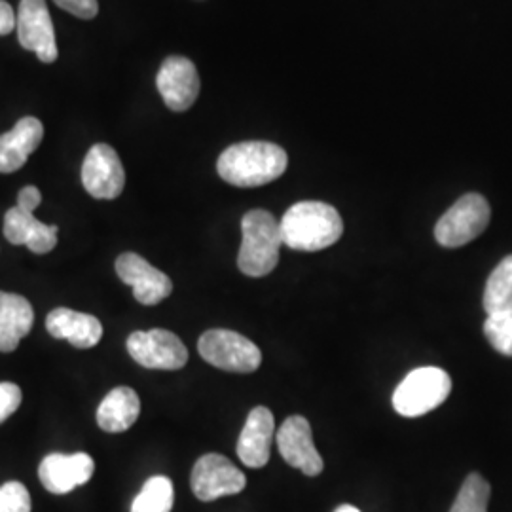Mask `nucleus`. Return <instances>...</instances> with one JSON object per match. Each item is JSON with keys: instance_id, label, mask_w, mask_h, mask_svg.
I'll list each match as a JSON object with an SVG mask.
<instances>
[{"instance_id": "nucleus-1", "label": "nucleus", "mask_w": 512, "mask_h": 512, "mask_svg": "<svg viewBox=\"0 0 512 512\" xmlns=\"http://www.w3.org/2000/svg\"><path fill=\"white\" fill-rule=\"evenodd\" d=\"M287 152L274 143L245 141L220 154V179L239 188H255L279 179L287 169Z\"/></svg>"}, {"instance_id": "nucleus-2", "label": "nucleus", "mask_w": 512, "mask_h": 512, "mask_svg": "<svg viewBox=\"0 0 512 512\" xmlns=\"http://www.w3.org/2000/svg\"><path fill=\"white\" fill-rule=\"evenodd\" d=\"M283 245L315 253L334 245L344 234L340 213L323 202L294 203L279 222Z\"/></svg>"}, {"instance_id": "nucleus-3", "label": "nucleus", "mask_w": 512, "mask_h": 512, "mask_svg": "<svg viewBox=\"0 0 512 512\" xmlns=\"http://www.w3.org/2000/svg\"><path fill=\"white\" fill-rule=\"evenodd\" d=\"M239 270L249 277H264L274 272L283 245L281 226L272 213L264 209L249 211L241 220Z\"/></svg>"}, {"instance_id": "nucleus-4", "label": "nucleus", "mask_w": 512, "mask_h": 512, "mask_svg": "<svg viewBox=\"0 0 512 512\" xmlns=\"http://www.w3.org/2000/svg\"><path fill=\"white\" fill-rule=\"evenodd\" d=\"M452 380L437 366L412 370L393 393V406L404 418H420L448 399Z\"/></svg>"}, {"instance_id": "nucleus-5", "label": "nucleus", "mask_w": 512, "mask_h": 512, "mask_svg": "<svg viewBox=\"0 0 512 512\" xmlns=\"http://www.w3.org/2000/svg\"><path fill=\"white\" fill-rule=\"evenodd\" d=\"M492 209L480 194H465L454 203L435 226V238L442 247L458 249L478 238L490 224Z\"/></svg>"}, {"instance_id": "nucleus-6", "label": "nucleus", "mask_w": 512, "mask_h": 512, "mask_svg": "<svg viewBox=\"0 0 512 512\" xmlns=\"http://www.w3.org/2000/svg\"><path fill=\"white\" fill-rule=\"evenodd\" d=\"M198 349L209 365L226 372L249 374L262 363V353L249 338L234 330L213 329L203 332Z\"/></svg>"}, {"instance_id": "nucleus-7", "label": "nucleus", "mask_w": 512, "mask_h": 512, "mask_svg": "<svg viewBox=\"0 0 512 512\" xmlns=\"http://www.w3.org/2000/svg\"><path fill=\"white\" fill-rule=\"evenodd\" d=\"M126 346L133 361L145 368L179 370L188 363V349L169 330H137L129 336Z\"/></svg>"}, {"instance_id": "nucleus-8", "label": "nucleus", "mask_w": 512, "mask_h": 512, "mask_svg": "<svg viewBox=\"0 0 512 512\" xmlns=\"http://www.w3.org/2000/svg\"><path fill=\"white\" fill-rule=\"evenodd\" d=\"M190 486L200 501L209 503L224 495L243 492L247 478L230 459L220 454H205L192 469Z\"/></svg>"}, {"instance_id": "nucleus-9", "label": "nucleus", "mask_w": 512, "mask_h": 512, "mask_svg": "<svg viewBox=\"0 0 512 512\" xmlns=\"http://www.w3.org/2000/svg\"><path fill=\"white\" fill-rule=\"evenodd\" d=\"M82 184L95 200H114L122 194L126 171L114 148L105 143L90 148L82 164Z\"/></svg>"}, {"instance_id": "nucleus-10", "label": "nucleus", "mask_w": 512, "mask_h": 512, "mask_svg": "<svg viewBox=\"0 0 512 512\" xmlns=\"http://www.w3.org/2000/svg\"><path fill=\"white\" fill-rule=\"evenodd\" d=\"M19 44L38 55L42 63L57 59L54 23L46 0H21L18 8Z\"/></svg>"}, {"instance_id": "nucleus-11", "label": "nucleus", "mask_w": 512, "mask_h": 512, "mask_svg": "<svg viewBox=\"0 0 512 512\" xmlns=\"http://www.w3.org/2000/svg\"><path fill=\"white\" fill-rule=\"evenodd\" d=\"M156 86L167 109L175 112L190 109L200 95V76L196 65L181 55L167 57L156 76Z\"/></svg>"}, {"instance_id": "nucleus-12", "label": "nucleus", "mask_w": 512, "mask_h": 512, "mask_svg": "<svg viewBox=\"0 0 512 512\" xmlns=\"http://www.w3.org/2000/svg\"><path fill=\"white\" fill-rule=\"evenodd\" d=\"M116 274L133 289L135 300L143 306H156L173 291L169 275L135 253H124L116 258Z\"/></svg>"}, {"instance_id": "nucleus-13", "label": "nucleus", "mask_w": 512, "mask_h": 512, "mask_svg": "<svg viewBox=\"0 0 512 512\" xmlns=\"http://www.w3.org/2000/svg\"><path fill=\"white\" fill-rule=\"evenodd\" d=\"M277 448L283 459L300 469L304 475L317 476L323 473V458L315 450L310 421L304 416H291L283 421L277 431Z\"/></svg>"}, {"instance_id": "nucleus-14", "label": "nucleus", "mask_w": 512, "mask_h": 512, "mask_svg": "<svg viewBox=\"0 0 512 512\" xmlns=\"http://www.w3.org/2000/svg\"><path fill=\"white\" fill-rule=\"evenodd\" d=\"M95 463L90 454H50L38 467L42 486L55 495H65L92 480Z\"/></svg>"}, {"instance_id": "nucleus-15", "label": "nucleus", "mask_w": 512, "mask_h": 512, "mask_svg": "<svg viewBox=\"0 0 512 512\" xmlns=\"http://www.w3.org/2000/svg\"><path fill=\"white\" fill-rule=\"evenodd\" d=\"M275 423L266 406H256L249 412L238 440V458L251 469H260L270 461Z\"/></svg>"}, {"instance_id": "nucleus-16", "label": "nucleus", "mask_w": 512, "mask_h": 512, "mask_svg": "<svg viewBox=\"0 0 512 512\" xmlns=\"http://www.w3.org/2000/svg\"><path fill=\"white\" fill-rule=\"evenodd\" d=\"M46 329L57 340H67L78 349L95 348L103 338V325L90 313L57 308L50 311L46 319Z\"/></svg>"}, {"instance_id": "nucleus-17", "label": "nucleus", "mask_w": 512, "mask_h": 512, "mask_svg": "<svg viewBox=\"0 0 512 512\" xmlns=\"http://www.w3.org/2000/svg\"><path fill=\"white\" fill-rule=\"evenodd\" d=\"M44 139V126L35 116L21 118L14 129L0 135V173L21 169Z\"/></svg>"}, {"instance_id": "nucleus-18", "label": "nucleus", "mask_w": 512, "mask_h": 512, "mask_svg": "<svg viewBox=\"0 0 512 512\" xmlns=\"http://www.w3.org/2000/svg\"><path fill=\"white\" fill-rule=\"evenodd\" d=\"M35 323L31 302L21 294L0 291V351H16Z\"/></svg>"}, {"instance_id": "nucleus-19", "label": "nucleus", "mask_w": 512, "mask_h": 512, "mask_svg": "<svg viewBox=\"0 0 512 512\" xmlns=\"http://www.w3.org/2000/svg\"><path fill=\"white\" fill-rule=\"evenodd\" d=\"M141 414L139 395L131 387H116L97 408V425L107 433H124Z\"/></svg>"}, {"instance_id": "nucleus-20", "label": "nucleus", "mask_w": 512, "mask_h": 512, "mask_svg": "<svg viewBox=\"0 0 512 512\" xmlns=\"http://www.w3.org/2000/svg\"><path fill=\"white\" fill-rule=\"evenodd\" d=\"M484 310L488 315L512 310V255L505 256L488 277Z\"/></svg>"}, {"instance_id": "nucleus-21", "label": "nucleus", "mask_w": 512, "mask_h": 512, "mask_svg": "<svg viewBox=\"0 0 512 512\" xmlns=\"http://www.w3.org/2000/svg\"><path fill=\"white\" fill-rule=\"evenodd\" d=\"M173 501V482L167 476H152L133 499L131 512H171Z\"/></svg>"}, {"instance_id": "nucleus-22", "label": "nucleus", "mask_w": 512, "mask_h": 512, "mask_svg": "<svg viewBox=\"0 0 512 512\" xmlns=\"http://www.w3.org/2000/svg\"><path fill=\"white\" fill-rule=\"evenodd\" d=\"M492 488L478 473L465 478L450 512H488Z\"/></svg>"}, {"instance_id": "nucleus-23", "label": "nucleus", "mask_w": 512, "mask_h": 512, "mask_svg": "<svg viewBox=\"0 0 512 512\" xmlns=\"http://www.w3.org/2000/svg\"><path fill=\"white\" fill-rule=\"evenodd\" d=\"M42 222L35 219L31 211H25L21 207H12L4 217V238L12 245H25L35 236Z\"/></svg>"}, {"instance_id": "nucleus-24", "label": "nucleus", "mask_w": 512, "mask_h": 512, "mask_svg": "<svg viewBox=\"0 0 512 512\" xmlns=\"http://www.w3.org/2000/svg\"><path fill=\"white\" fill-rule=\"evenodd\" d=\"M484 334L495 351L505 357H512V310L488 315L484 323Z\"/></svg>"}, {"instance_id": "nucleus-25", "label": "nucleus", "mask_w": 512, "mask_h": 512, "mask_svg": "<svg viewBox=\"0 0 512 512\" xmlns=\"http://www.w3.org/2000/svg\"><path fill=\"white\" fill-rule=\"evenodd\" d=\"M0 512H31V495L21 482L0 486Z\"/></svg>"}, {"instance_id": "nucleus-26", "label": "nucleus", "mask_w": 512, "mask_h": 512, "mask_svg": "<svg viewBox=\"0 0 512 512\" xmlns=\"http://www.w3.org/2000/svg\"><path fill=\"white\" fill-rule=\"evenodd\" d=\"M57 230H59V228H57L55 224L48 226V224L42 222V224L38 226L35 236L27 243L29 251L35 253V255H46V253L54 251V247L57 245Z\"/></svg>"}, {"instance_id": "nucleus-27", "label": "nucleus", "mask_w": 512, "mask_h": 512, "mask_svg": "<svg viewBox=\"0 0 512 512\" xmlns=\"http://www.w3.org/2000/svg\"><path fill=\"white\" fill-rule=\"evenodd\" d=\"M21 399H23V395H21L19 385L12 384V382L0 384V423H4L10 416L16 414Z\"/></svg>"}, {"instance_id": "nucleus-28", "label": "nucleus", "mask_w": 512, "mask_h": 512, "mask_svg": "<svg viewBox=\"0 0 512 512\" xmlns=\"http://www.w3.org/2000/svg\"><path fill=\"white\" fill-rule=\"evenodd\" d=\"M59 8L80 19H93L99 12L97 0H54Z\"/></svg>"}, {"instance_id": "nucleus-29", "label": "nucleus", "mask_w": 512, "mask_h": 512, "mask_svg": "<svg viewBox=\"0 0 512 512\" xmlns=\"http://www.w3.org/2000/svg\"><path fill=\"white\" fill-rule=\"evenodd\" d=\"M40 203H42V194H40L37 186H25V188L19 190L18 207H21V209L35 213V209Z\"/></svg>"}, {"instance_id": "nucleus-30", "label": "nucleus", "mask_w": 512, "mask_h": 512, "mask_svg": "<svg viewBox=\"0 0 512 512\" xmlns=\"http://www.w3.org/2000/svg\"><path fill=\"white\" fill-rule=\"evenodd\" d=\"M16 27H18V14H14V8L6 0H0V37L10 35Z\"/></svg>"}, {"instance_id": "nucleus-31", "label": "nucleus", "mask_w": 512, "mask_h": 512, "mask_svg": "<svg viewBox=\"0 0 512 512\" xmlns=\"http://www.w3.org/2000/svg\"><path fill=\"white\" fill-rule=\"evenodd\" d=\"M334 512H361L357 507H353V505H342V507H338Z\"/></svg>"}]
</instances>
